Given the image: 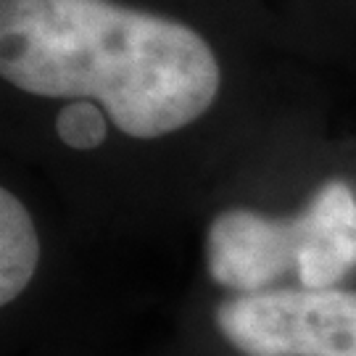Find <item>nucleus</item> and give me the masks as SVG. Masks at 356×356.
I'll list each match as a JSON object with an SVG mask.
<instances>
[{
  "instance_id": "obj_2",
  "label": "nucleus",
  "mask_w": 356,
  "mask_h": 356,
  "mask_svg": "<svg viewBox=\"0 0 356 356\" xmlns=\"http://www.w3.org/2000/svg\"><path fill=\"white\" fill-rule=\"evenodd\" d=\"M206 267L222 288L259 293L296 269L304 288H332L356 267V198L346 182H327L304 214L269 219L229 209L206 235Z\"/></svg>"
},
{
  "instance_id": "obj_3",
  "label": "nucleus",
  "mask_w": 356,
  "mask_h": 356,
  "mask_svg": "<svg viewBox=\"0 0 356 356\" xmlns=\"http://www.w3.org/2000/svg\"><path fill=\"white\" fill-rule=\"evenodd\" d=\"M216 327L245 356H356V293H245L216 309Z\"/></svg>"
},
{
  "instance_id": "obj_4",
  "label": "nucleus",
  "mask_w": 356,
  "mask_h": 356,
  "mask_svg": "<svg viewBox=\"0 0 356 356\" xmlns=\"http://www.w3.org/2000/svg\"><path fill=\"white\" fill-rule=\"evenodd\" d=\"M40 259L38 232L24 204L11 191L0 193V304H11L24 291Z\"/></svg>"
},
{
  "instance_id": "obj_5",
  "label": "nucleus",
  "mask_w": 356,
  "mask_h": 356,
  "mask_svg": "<svg viewBox=\"0 0 356 356\" xmlns=\"http://www.w3.org/2000/svg\"><path fill=\"white\" fill-rule=\"evenodd\" d=\"M56 132L69 148L90 151V148H98L106 138V116L98 108V103L82 98L58 111Z\"/></svg>"
},
{
  "instance_id": "obj_1",
  "label": "nucleus",
  "mask_w": 356,
  "mask_h": 356,
  "mask_svg": "<svg viewBox=\"0 0 356 356\" xmlns=\"http://www.w3.org/2000/svg\"><path fill=\"white\" fill-rule=\"evenodd\" d=\"M0 74L32 95L98 101L140 140L191 124L219 92L198 32L111 0H0Z\"/></svg>"
}]
</instances>
